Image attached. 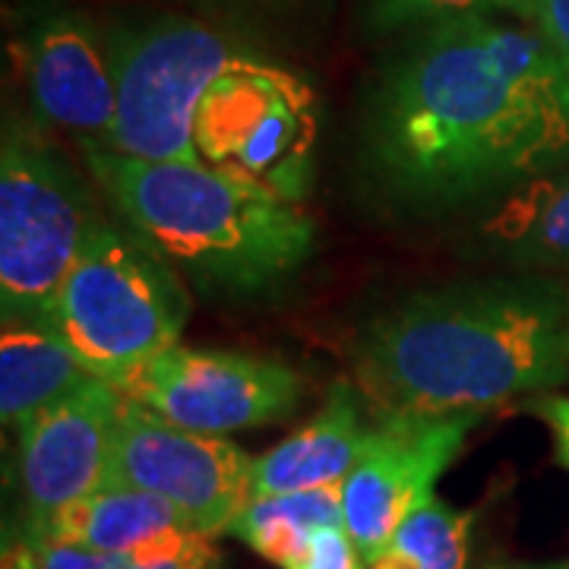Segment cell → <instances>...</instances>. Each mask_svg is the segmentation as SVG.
<instances>
[{
    "label": "cell",
    "mask_w": 569,
    "mask_h": 569,
    "mask_svg": "<svg viewBox=\"0 0 569 569\" xmlns=\"http://www.w3.org/2000/svg\"><path fill=\"white\" fill-rule=\"evenodd\" d=\"M367 146L406 200L459 206L569 164V73L531 26H425L383 67Z\"/></svg>",
    "instance_id": "obj_1"
},
{
    "label": "cell",
    "mask_w": 569,
    "mask_h": 569,
    "mask_svg": "<svg viewBox=\"0 0 569 569\" xmlns=\"http://www.w3.org/2000/svg\"><path fill=\"white\" fill-rule=\"evenodd\" d=\"M355 389L380 418L485 411L569 383V291L541 279L449 284L365 326Z\"/></svg>",
    "instance_id": "obj_2"
},
{
    "label": "cell",
    "mask_w": 569,
    "mask_h": 569,
    "mask_svg": "<svg viewBox=\"0 0 569 569\" xmlns=\"http://www.w3.org/2000/svg\"><path fill=\"white\" fill-rule=\"evenodd\" d=\"M82 156L123 222L209 295L272 291L313 253V222L272 187L203 162H142L108 149Z\"/></svg>",
    "instance_id": "obj_3"
},
{
    "label": "cell",
    "mask_w": 569,
    "mask_h": 569,
    "mask_svg": "<svg viewBox=\"0 0 569 569\" xmlns=\"http://www.w3.org/2000/svg\"><path fill=\"white\" fill-rule=\"evenodd\" d=\"M190 301L159 250L104 222L82 247L54 298L48 326L80 365L123 389L162 351L181 346Z\"/></svg>",
    "instance_id": "obj_4"
},
{
    "label": "cell",
    "mask_w": 569,
    "mask_h": 569,
    "mask_svg": "<svg viewBox=\"0 0 569 569\" xmlns=\"http://www.w3.org/2000/svg\"><path fill=\"white\" fill-rule=\"evenodd\" d=\"M108 222L61 149L26 121H7L0 146V310L48 323L82 247Z\"/></svg>",
    "instance_id": "obj_5"
},
{
    "label": "cell",
    "mask_w": 569,
    "mask_h": 569,
    "mask_svg": "<svg viewBox=\"0 0 569 569\" xmlns=\"http://www.w3.org/2000/svg\"><path fill=\"white\" fill-rule=\"evenodd\" d=\"M111 44L118 121L108 152L142 162H200L197 111L238 51L212 26L183 17L123 29Z\"/></svg>",
    "instance_id": "obj_6"
},
{
    "label": "cell",
    "mask_w": 569,
    "mask_h": 569,
    "mask_svg": "<svg viewBox=\"0 0 569 569\" xmlns=\"http://www.w3.org/2000/svg\"><path fill=\"white\" fill-rule=\"evenodd\" d=\"M197 156L301 200L317 142V99L298 73L253 54H234L197 111Z\"/></svg>",
    "instance_id": "obj_7"
},
{
    "label": "cell",
    "mask_w": 569,
    "mask_h": 569,
    "mask_svg": "<svg viewBox=\"0 0 569 569\" xmlns=\"http://www.w3.org/2000/svg\"><path fill=\"white\" fill-rule=\"evenodd\" d=\"M104 488L152 493L181 512L187 529L216 538L253 497V459L224 437L190 433L123 396Z\"/></svg>",
    "instance_id": "obj_8"
},
{
    "label": "cell",
    "mask_w": 569,
    "mask_h": 569,
    "mask_svg": "<svg viewBox=\"0 0 569 569\" xmlns=\"http://www.w3.org/2000/svg\"><path fill=\"white\" fill-rule=\"evenodd\" d=\"M121 392L174 427L224 437L295 415L305 380L272 358L174 346L142 367Z\"/></svg>",
    "instance_id": "obj_9"
},
{
    "label": "cell",
    "mask_w": 569,
    "mask_h": 569,
    "mask_svg": "<svg viewBox=\"0 0 569 569\" xmlns=\"http://www.w3.org/2000/svg\"><path fill=\"white\" fill-rule=\"evenodd\" d=\"M481 411L380 418L342 485V519L361 557L373 563L415 509L433 497L437 478L462 452Z\"/></svg>",
    "instance_id": "obj_10"
},
{
    "label": "cell",
    "mask_w": 569,
    "mask_h": 569,
    "mask_svg": "<svg viewBox=\"0 0 569 569\" xmlns=\"http://www.w3.org/2000/svg\"><path fill=\"white\" fill-rule=\"evenodd\" d=\"M20 67L41 121L82 149H108L118 121L114 44L73 10L36 13L20 39Z\"/></svg>",
    "instance_id": "obj_11"
},
{
    "label": "cell",
    "mask_w": 569,
    "mask_h": 569,
    "mask_svg": "<svg viewBox=\"0 0 569 569\" xmlns=\"http://www.w3.org/2000/svg\"><path fill=\"white\" fill-rule=\"evenodd\" d=\"M121 402V389L89 377L77 392L17 430L26 516H48L104 490Z\"/></svg>",
    "instance_id": "obj_12"
},
{
    "label": "cell",
    "mask_w": 569,
    "mask_h": 569,
    "mask_svg": "<svg viewBox=\"0 0 569 569\" xmlns=\"http://www.w3.org/2000/svg\"><path fill=\"white\" fill-rule=\"evenodd\" d=\"M358 402V389L348 383L329 389L323 408L298 433L253 459V497L342 488L370 433Z\"/></svg>",
    "instance_id": "obj_13"
},
{
    "label": "cell",
    "mask_w": 569,
    "mask_h": 569,
    "mask_svg": "<svg viewBox=\"0 0 569 569\" xmlns=\"http://www.w3.org/2000/svg\"><path fill=\"white\" fill-rule=\"evenodd\" d=\"M478 241L493 260L569 279V164L509 190L481 219Z\"/></svg>",
    "instance_id": "obj_14"
},
{
    "label": "cell",
    "mask_w": 569,
    "mask_h": 569,
    "mask_svg": "<svg viewBox=\"0 0 569 569\" xmlns=\"http://www.w3.org/2000/svg\"><path fill=\"white\" fill-rule=\"evenodd\" d=\"M92 373L48 323L7 320L0 332V421L20 430Z\"/></svg>",
    "instance_id": "obj_15"
},
{
    "label": "cell",
    "mask_w": 569,
    "mask_h": 569,
    "mask_svg": "<svg viewBox=\"0 0 569 569\" xmlns=\"http://www.w3.org/2000/svg\"><path fill=\"white\" fill-rule=\"evenodd\" d=\"M171 529H187L181 512L152 493L130 488H104L58 512L26 516L22 526V531H32L41 538H54L102 553H133L156 535Z\"/></svg>",
    "instance_id": "obj_16"
},
{
    "label": "cell",
    "mask_w": 569,
    "mask_h": 569,
    "mask_svg": "<svg viewBox=\"0 0 569 569\" xmlns=\"http://www.w3.org/2000/svg\"><path fill=\"white\" fill-rule=\"evenodd\" d=\"M342 519V488L298 490V493H266L250 497L228 535L241 538L276 567H288L305 541L323 526Z\"/></svg>",
    "instance_id": "obj_17"
},
{
    "label": "cell",
    "mask_w": 569,
    "mask_h": 569,
    "mask_svg": "<svg viewBox=\"0 0 569 569\" xmlns=\"http://www.w3.org/2000/svg\"><path fill=\"white\" fill-rule=\"evenodd\" d=\"M471 512L449 507L437 493L408 516L367 569H468Z\"/></svg>",
    "instance_id": "obj_18"
},
{
    "label": "cell",
    "mask_w": 569,
    "mask_h": 569,
    "mask_svg": "<svg viewBox=\"0 0 569 569\" xmlns=\"http://www.w3.org/2000/svg\"><path fill=\"white\" fill-rule=\"evenodd\" d=\"M535 0H361V13L370 29H425L433 22L462 20V17H497L512 13L519 20H531Z\"/></svg>",
    "instance_id": "obj_19"
},
{
    "label": "cell",
    "mask_w": 569,
    "mask_h": 569,
    "mask_svg": "<svg viewBox=\"0 0 569 569\" xmlns=\"http://www.w3.org/2000/svg\"><path fill=\"white\" fill-rule=\"evenodd\" d=\"M219 553L212 538L193 529H171L130 553V569H212Z\"/></svg>",
    "instance_id": "obj_20"
},
{
    "label": "cell",
    "mask_w": 569,
    "mask_h": 569,
    "mask_svg": "<svg viewBox=\"0 0 569 569\" xmlns=\"http://www.w3.org/2000/svg\"><path fill=\"white\" fill-rule=\"evenodd\" d=\"M20 535L36 569H130V553H102V550L41 538L22 529Z\"/></svg>",
    "instance_id": "obj_21"
},
{
    "label": "cell",
    "mask_w": 569,
    "mask_h": 569,
    "mask_svg": "<svg viewBox=\"0 0 569 569\" xmlns=\"http://www.w3.org/2000/svg\"><path fill=\"white\" fill-rule=\"evenodd\" d=\"M284 569H367L358 545L351 541L346 522H332L317 529L295 553Z\"/></svg>",
    "instance_id": "obj_22"
},
{
    "label": "cell",
    "mask_w": 569,
    "mask_h": 569,
    "mask_svg": "<svg viewBox=\"0 0 569 569\" xmlns=\"http://www.w3.org/2000/svg\"><path fill=\"white\" fill-rule=\"evenodd\" d=\"M529 22L569 73V0H535Z\"/></svg>",
    "instance_id": "obj_23"
},
{
    "label": "cell",
    "mask_w": 569,
    "mask_h": 569,
    "mask_svg": "<svg viewBox=\"0 0 569 569\" xmlns=\"http://www.w3.org/2000/svg\"><path fill=\"white\" fill-rule=\"evenodd\" d=\"M529 408L550 427L557 459L569 468V396H538Z\"/></svg>",
    "instance_id": "obj_24"
},
{
    "label": "cell",
    "mask_w": 569,
    "mask_h": 569,
    "mask_svg": "<svg viewBox=\"0 0 569 569\" xmlns=\"http://www.w3.org/2000/svg\"><path fill=\"white\" fill-rule=\"evenodd\" d=\"M3 569H36L29 560V550H26L20 531L7 535V541H3Z\"/></svg>",
    "instance_id": "obj_25"
},
{
    "label": "cell",
    "mask_w": 569,
    "mask_h": 569,
    "mask_svg": "<svg viewBox=\"0 0 569 569\" xmlns=\"http://www.w3.org/2000/svg\"><path fill=\"white\" fill-rule=\"evenodd\" d=\"M522 569H569V563H557V567H522Z\"/></svg>",
    "instance_id": "obj_26"
},
{
    "label": "cell",
    "mask_w": 569,
    "mask_h": 569,
    "mask_svg": "<svg viewBox=\"0 0 569 569\" xmlns=\"http://www.w3.org/2000/svg\"><path fill=\"white\" fill-rule=\"evenodd\" d=\"M497 569H503V567H497Z\"/></svg>",
    "instance_id": "obj_27"
}]
</instances>
